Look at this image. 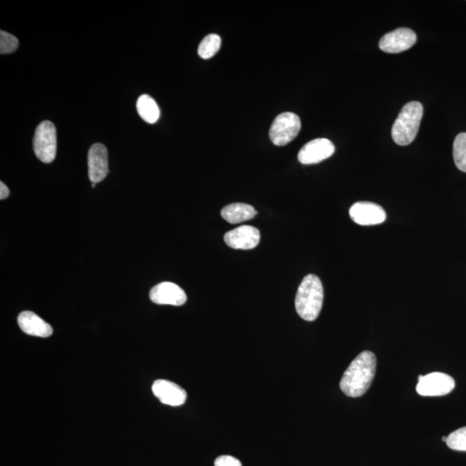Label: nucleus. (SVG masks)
Returning a JSON list of instances; mask_svg holds the SVG:
<instances>
[{"instance_id": "nucleus-24", "label": "nucleus", "mask_w": 466, "mask_h": 466, "mask_svg": "<svg viewBox=\"0 0 466 466\" xmlns=\"http://www.w3.org/2000/svg\"><path fill=\"white\" fill-rule=\"evenodd\" d=\"M446 439H448V437L444 436V437L442 438V441H445V442H446Z\"/></svg>"}, {"instance_id": "nucleus-10", "label": "nucleus", "mask_w": 466, "mask_h": 466, "mask_svg": "<svg viewBox=\"0 0 466 466\" xmlns=\"http://www.w3.org/2000/svg\"><path fill=\"white\" fill-rule=\"evenodd\" d=\"M335 151L334 144L327 139H317L306 144L298 153V160L303 164H315L331 158Z\"/></svg>"}, {"instance_id": "nucleus-7", "label": "nucleus", "mask_w": 466, "mask_h": 466, "mask_svg": "<svg viewBox=\"0 0 466 466\" xmlns=\"http://www.w3.org/2000/svg\"><path fill=\"white\" fill-rule=\"evenodd\" d=\"M417 37L411 29L399 28L385 34L379 42V48L389 54L408 51L416 43Z\"/></svg>"}, {"instance_id": "nucleus-15", "label": "nucleus", "mask_w": 466, "mask_h": 466, "mask_svg": "<svg viewBox=\"0 0 466 466\" xmlns=\"http://www.w3.org/2000/svg\"><path fill=\"white\" fill-rule=\"evenodd\" d=\"M257 215V211L251 205L244 203H233L225 206L221 211V216L230 224H239L253 219Z\"/></svg>"}, {"instance_id": "nucleus-1", "label": "nucleus", "mask_w": 466, "mask_h": 466, "mask_svg": "<svg viewBox=\"0 0 466 466\" xmlns=\"http://www.w3.org/2000/svg\"><path fill=\"white\" fill-rule=\"evenodd\" d=\"M376 368V355L370 351H362L344 373L339 384L343 393L350 397L365 395L375 377Z\"/></svg>"}, {"instance_id": "nucleus-16", "label": "nucleus", "mask_w": 466, "mask_h": 466, "mask_svg": "<svg viewBox=\"0 0 466 466\" xmlns=\"http://www.w3.org/2000/svg\"><path fill=\"white\" fill-rule=\"evenodd\" d=\"M137 110L139 116L149 124H155L159 120L158 106L154 99L147 94H144L137 99Z\"/></svg>"}, {"instance_id": "nucleus-13", "label": "nucleus", "mask_w": 466, "mask_h": 466, "mask_svg": "<svg viewBox=\"0 0 466 466\" xmlns=\"http://www.w3.org/2000/svg\"><path fill=\"white\" fill-rule=\"evenodd\" d=\"M152 391L160 402L170 406H181L187 400V393L184 389L167 380L160 379L154 382Z\"/></svg>"}, {"instance_id": "nucleus-23", "label": "nucleus", "mask_w": 466, "mask_h": 466, "mask_svg": "<svg viewBox=\"0 0 466 466\" xmlns=\"http://www.w3.org/2000/svg\"><path fill=\"white\" fill-rule=\"evenodd\" d=\"M95 186H96V183H92V188H95Z\"/></svg>"}, {"instance_id": "nucleus-21", "label": "nucleus", "mask_w": 466, "mask_h": 466, "mask_svg": "<svg viewBox=\"0 0 466 466\" xmlns=\"http://www.w3.org/2000/svg\"><path fill=\"white\" fill-rule=\"evenodd\" d=\"M215 466H242L241 462L236 458L223 455L216 458Z\"/></svg>"}, {"instance_id": "nucleus-17", "label": "nucleus", "mask_w": 466, "mask_h": 466, "mask_svg": "<svg viewBox=\"0 0 466 466\" xmlns=\"http://www.w3.org/2000/svg\"><path fill=\"white\" fill-rule=\"evenodd\" d=\"M221 38L217 34H209L201 41L198 48V54L203 59H209L215 56L220 51Z\"/></svg>"}, {"instance_id": "nucleus-3", "label": "nucleus", "mask_w": 466, "mask_h": 466, "mask_svg": "<svg viewBox=\"0 0 466 466\" xmlns=\"http://www.w3.org/2000/svg\"><path fill=\"white\" fill-rule=\"evenodd\" d=\"M423 115V106L412 101L403 106L392 126V139L396 144L405 146L415 140Z\"/></svg>"}, {"instance_id": "nucleus-18", "label": "nucleus", "mask_w": 466, "mask_h": 466, "mask_svg": "<svg viewBox=\"0 0 466 466\" xmlns=\"http://www.w3.org/2000/svg\"><path fill=\"white\" fill-rule=\"evenodd\" d=\"M453 160L458 169L466 173V133H460L453 143Z\"/></svg>"}, {"instance_id": "nucleus-20", "label": "nucleus", "mask_w": 466, "mask_h": 466, "mask_svg": "<svg viewBox=\"0 0 466 466\" xmlns=\"http://www.w3.org/2000/svg\"><path fill=\"white\" fill-rule=\"evenodd\" d=\"M18 47V38L1 30V32H0V53L2 55L11 54V53L16 51Z\"/></svg>"}, {"instance_id": "nucleus-14", "label": "nucleus", "mask_w": 466, "mask_h": 466, "mask_svg": "<svg viewBox=\"0 0 466 466\" xmlns=\"http://www.w3.org/2000/svg\"><path fill=\"white\" fill-rule=\"evenodd\" d=\"M18 323L25 334L36 337L48 338L53 334L51 325L45 322L33 312L25 311L18 315Z\"/></svg>"}, {"instance_id": "nucleus-4", "label": "nucleus", "mask_w": 466, "mask_h": 466, "mask_svg": "<svg viewBox=\"0 0 466 466\" xmlns=\"http://www.w3.org/2000/svg\"><path fill=\"white\" fill-rule=\"evenodd\" d=\"M33 149L41 162L51 163L56 156V129L51 121L45 120L37 126L33 139Z\"/></svg>"}, {"instance_id": "nucleus-6", "label": "nucleus", "mask_w": 466, "mask_h": 466, "mask_svg": "<svg viewBox=\"0 0 466 466\" xmlns=\"http://www.w3.org/2000/svg\"><path fill=\"white\" fill-rule=\"evenodd\" d=\"M455 388V381L448 374L432 372L418 377L416 391L422 396H441L449 394Z\"/></svg>"}, {"instance_id": "nucleus-9", "label": "nucleus", "mask_w": 466, "mask_h": 466, "mask_svg": "<svg viewBox=\"0 0 466 466\" xmlns=\"http://www.w3.org/2000/svg\"><path fill=\"white\" fill-rule=\"evenodd\" d=\"M260 232L251 225H242L225 233V242L236 250H251L260 242Z\"/></svg>"}, {"instance_id": "nucleus-19", "label": "nucleus", "mask_w": 466, "mask_h": 466, "mask_svg": "<svg viewBox=\"0 0 466 466\" xmlns=\"http://www.w3.org/2000/svg\"><path fill=\"white\" fill-rule=\"evenodd\" d=\"M446 445L452 450L466 452V427L453 432L446 439Z\"/></svg>"}, {"instance_id": "nucleus-12", "label": "nucleus", "mask_w": 466, "mask_h": 466, "mask_svg": "<svg viewBox=\"0 0 466 466\" xmlns=\"http://www.w3.org/2000/svg\"><path fill=\"white\" fill-rule=\"evenodd\" d=\"M151 301L159 305L182 306L186 303L184 290L173 282H162L151 290Z\"/></svg>"}, {"instance_id": "nucleus-8", "label": "nucleus", "mask_w": 466, "mask_h": 466, "mask_svg": "<svg viewBox=\"0 0 466 466\" xmlns=\"http://www.w3.org/2000/svg\"><path fill=\"white\" fill-rule=\"evenodd\" d=\"M351 219L360 225H375L384 223L386 213L381 206L372 202H356L350 208Z\"/></svg>"}, {"instance_id": "nucleus-5", "label": "nucleus", "mask_w": 466, "mask_h": 466, "mask_svg": "<svg viewBox=\"0 0 466 466\" xmlns=\"http://www.w3.org/2000/svg\"><path fill=\"white\" fill-rule=\"evenodd\" d=\"M301 129L299 116L293 113L279 114L270 130V137L274 144L284 146L296 139Z\"/></svg>"}, {"instance_id": "nucleus-2", "label": "nucleus", "mask_w": 466, "mask_h": 466, "mask_svg": "<svg viewBox=\"0 0 466 466\" xmlns=\"http://www.w3.org/2000/svg\"><path fill=\"white\" fill-rule=\"evenodd\" d=\"M324 290L322 282L315 275H308L298 288L296 309L301 318L314 322L322 311Z\"/></svg>"}, {"instance_id": "nucleus-22", "label": "nucleus", "mask_w": 466, "mask_h": 466, "mask_svg": "<svg viewBox=\"0 0 466 466\" xmlns=\"http://www.w3.org/2000/svg\"><path fill=\"white\" fill-rule=\"evenodd\" d=\"M10 190L4 182H0V200H5L9 196Z\"/></svg>"}, {"instance_id": "nucleus-11", "label": "nucleus", "mask_w": 466, "mask_h": 466, "mask_svg": "<svg viewBox=\"0 0 466 466\" xmlns=\"http://www.w3.org/2000/svg\"><path fill=\"white\" fill-rule=\"evenodd\" d=\"M89 175L92 183L101 182L109 173L108 149L102 144H94L89 152Z\"/></svg>"}]
</instances>
